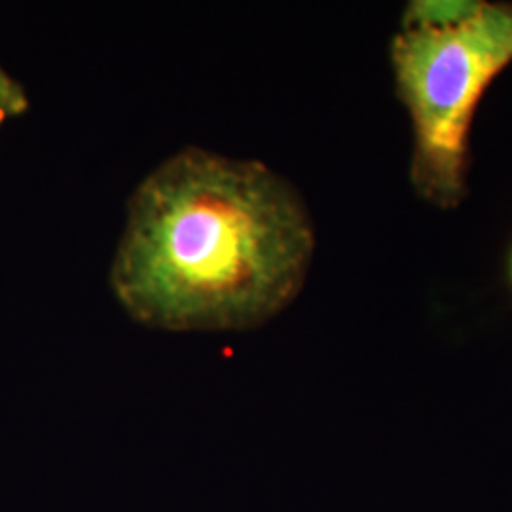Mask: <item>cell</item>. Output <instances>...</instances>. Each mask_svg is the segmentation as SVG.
Here are the masks:
<instances>
[{
	"instance_id": "cell-2",
	"label": "cell",
	"mask_w": 512,
	"mask_h": 512,
	"mask_svg": "<svg viewBox=\"0 0 512 512\" xmlns=\"http://www.w3.org/2000/svg\"><path fill=\"white\" fill-rule=\"evenodd\" d=\"M391 63L414 128L412 183L431 205L456 207L467 190L476 105L512 63V4L480 2L446 27H403Z\"/></svg>"
},
{
	"instance_id": "cell-3",
	"label": "cell",
	"mask_w": 512,
	"mask_h": 512,
	"mask_svg": "<svg viewBox=\"0 0 512 512\" xmlns=\"http://www.w3.org/2000/svg\"><path fill=\"white\" fill-rule=\"evenodd\" d=\"M25 109V95L19 90L18 84L12 82L0 69V122L8 114H19Z\"/></svg>"
},
{
	"instance_id": "cell-1",
	"label": "cell",
	"mask_w": 512,
	"mask_h": 512,
	"mask_svg": "<svg viewBox=\"0 0 512 512\" xmlns=\"http://www.w3.org/2000/svg\"><path fill=\"white\" fill-rule=\"evenodd\" d=\"M313 253L308 209L285 179L184 148L133 192L110 287L152 329H255L302 291Z\"/></svg>"
}]
</instances>
